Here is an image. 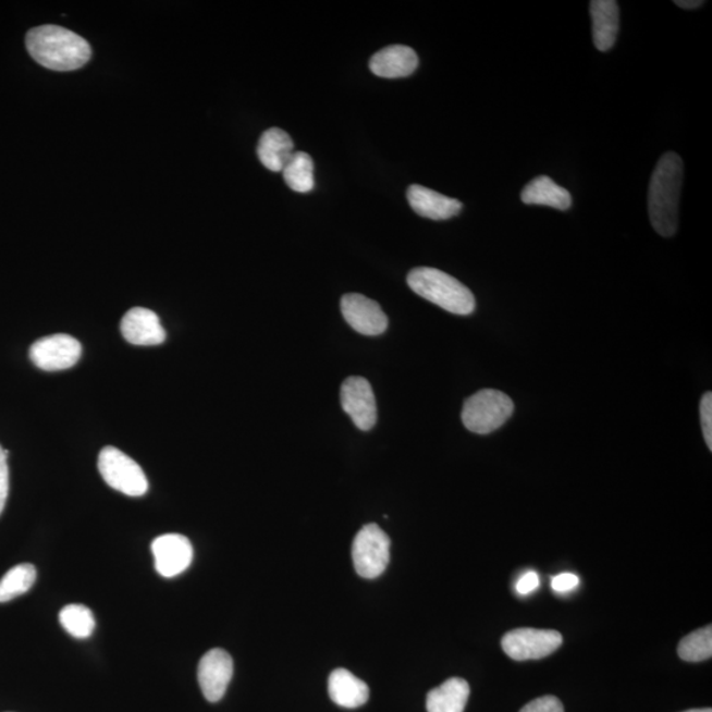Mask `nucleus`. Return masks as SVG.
<instances>
[{"instance_id":"7c9ffc66","label":"nucleus","mask_w":712,"mask_h":712,"mask_svg":"<svg viewBox=\"0 0 712 712\" xmlns=\"http://www.w3.org/2000/svg\"><path fill=\"white\" fill-rule=\"evenodd\" d=\"M685 712H712L711 709H695V710H689Z\"/></svg>"},{"instance_id":"6ab92c4d","label":"nucleus","mask_w":712,"mask_h":712,"mask_svg":"<svg viewBox=\"0 0 712 712\" xmlns=\"http://www.w3.org/2000/svg\"><path fill=\"white\" fill-rule=\"evenodd\" d=\"M521 201L526 205L549 206L562 211L570 209L573 204L570 193L548 176H539L530 181L521 192Z\"/></svg>"},{"instance_id":"412c9836","label":"nucleus","mask_w":712,"mask_h":712,"mask_svg":"<svg viewBox=\"0 0 712 712\" xmlns=\"http://www.w3.org/2000/svg\"><path fill=\"white\" fill-rule=\"evenodd\" d=\"M286 185L297 193H309L315 189V162L306 152L293 154L289 164L283 170Z\"/></svg>"},{"instance_id":"423d86ee","label":"nucleus","mask_w":712,"mask_h":712,"mask_svg":"<svg viewBox=\"0 0 712 712\" xmlns=\"http://www.w3.org/2000/svg\"><path fill=\"white\" fill-rule=\"evenodd\" d=\"M391 540L377 524H368L355 536L353 561L361 578L375 579L385 572L390 564Z\"/></svg>"},{"instance_id":"c85d7f7f","label":"nucleus","mask_w":712,"mask_h":712,"mask_svg":"<svg viewBox=\"0 0 712 712\" xmlns=\"http://www.w3.org/2000/svg\"><path fill=\"white\" fill-rule=\"evenodd\" d=\"M540 587V577L536 572H527L516 584L518 596H529Z\"/></svg>"},{"instance_id":"dca6fc26","label":"nucleus","mask_w":712,"mask_h":712,"mask_svg":"<svg viewBox=\"0 0 712 712\" xmlns=\"http://www.w3.org/2000/svg\"><path fill=\"white\" fill-rule=\"evenodd\" d=\"M418 56L407 46H390L375 53L370 69L375 76L382 78H404L416 72Z\"/></svg>"},{"instance_id":"f257e3e1","label":"nucleus","mask_w":712,"mask_h":712,"mask_svg":"<svg viewBox=\"0 0 712 712\" xmlns=\"http://www.w3.org/2000/svg\"><path fill=\"white\" fill-rule=\"evenodd\" d=\"M684 162L677 154L661 156L652 174L648 193L649 220L661 236L677 233Z\"/></svg>"},{"instance_id":"ddd939ff","label":"nucleus","mask_w":712,"mask_h":712,"mask_svg":"<svg viewBox=\"0 0 712 712\" xmlns=\"http://www.w3.org/2000/svg\"><path fill=\"white\" fill-rule=\"evenodd\" d=\"M121 331L124 340L135 346H158L167 340L160 318L146 308L128 310L121 322Z\"/></svg>"},{"instance_id":"9b49d317","label":"nucleus","mask_w":712,"mask_h":712,"mask_svg":"<svg viewBox=\"0 0 712 712\" xmlns=\"http://www.w3.org/2000/svg\"><path fill=\"white\" fill-rule=\"evenodd\" d=\"M234 674V662L223 649H211L198 665V683L209 702L221 701Z\"/></svg>"},{"instance_id":"5701e85b","label":"nucleus","mask_w":712,"mask_h":712,"mask_svg":"<svg viewBox=\"0 0 712 712\" xmlns=\"http://www.w3.org/2000/svg\"><path fill=\"white\" fill-rule=\"evenodd\" d=\"M59 619L62 628L76 639H87L96 628V619H94L91 610L83 604L66 605L61 610Z\"/></svg>"},{"instance_id":"39448f33","label":"nucleus","mask_w":712,"mask_h":712,"mask_svg":"<svg viewBox=\"0 0 712 712\" xmlns=\"http://www.w3.org/2000/svg\"><path fill=\"white\" fill-rule=\"evenodd\" d=\"M98 470L111 489L127 496L139 498L148 491V479L143 468L122 450L106 446L98 457Z\"/></svg>"},{"instance_id":"b1692460","label":"nucleus","mask_w":712,"mask_h":712,"mask_svg":"<svg viewBox=\"0 0 712 712\" xmlns=\"http://www.w3.org/2000/svg\"><path fill=\"white\" fill-rule=\"evenodd\" d=\"M679 658L687 662H701L712 655V627L695 630L684 637L678 646Z\"/></svg>"},{"instance_id":"f3484780","label":"nucleus","mask_w":712,"mask_h":712,"mask_svg":"<svg viewBox=\"0 0 712 712\" xmlns=\"http://www.w3.org/2000/svg\"><path fill=\"white\" fill-rule=\"evenodd\" d=\"M329 696L341 708L358 709L368 702L370 689L352 672L335 670L329 677Z\"/></svg>"},{"instance_id":"9d476101","label":"nucleus","mask_w":712,"mask_h":712,"mask_svg":"<svg viewBox=\"0 0 712 712\" xmlns=\"http://www.w3.org/2000/svg\"><path fill=\"white\" fill-rule=\"evenodd\" d=\"M342 316L359 334L380 335L389 328L382 306L359 293H348L341 299Z\"/></svg>"},{"instance_id":"f8f14e48","label":"nucleus","mask_w":712,"mask_h":712,"mask_svg":"<svg viewBox=\"0 0 712 712\" xmlns=\"http://www.w3.org/2000/svg\"><path fill=\"white\" fill-rule=\"evenodd\" d=\"M156 572L164 578L184 573L193 561V547L187 537L177 533L159 536L152 542Z\"/></svg>"},{"instance_id":"a878e982","label":"nucleus","mask_w":712,"mask_h":712,"mask_svg":"<svg viewBox=\"0 0 712 712\" xmlns=\"http://www.w3.org/2000/svg\"><path fill=\"white\" fill-rule=\"evenodd\" d=\"M9 450L0 446V515L4 510L5 502H8L10 489V474H9Z\"/></svg>"},{"instance_id":"f03ea898","label":"nucleus","mask_w":712,"mask_h":712,"mask_svg":"<svg viewBox=\"0 0 712 712\" xmlns=\"http://www.w3.org/2000/svg\"><path fill=\"white\" fill-rule=\"evenodd\" d=\"M26 46L36 62L56 72L76 71L91 58V48L84 37L59 26L30 29Z\"/></svg>"},{"instance_id":"2eb2a0df","label":"nucleus","mask_w":712,"mask_h":712,"mask_svg":"<svg viewBox=\"0 0 712 712\" xmlns=\"http://www.w3.org/2000/svg\"><path fill=\"white\" fill-rule=\"evenodd\" d=\"M592 37L598 51L607 52L615 46L621 27L619 4L615 0H592Z\"/></svg>"},{"instance_id":"1a4fd4ad","label":"nucleus","mask_w":712,"mask_h":712,"mask_svg":"<svg viewBox=\"0 0 712 712\" xmlns=\"http://www.w3.org/2000/svg\"><path fill=\"white\" fill-rule=\"evenodd\" d=\"M341 404L343 410L352 417L355 427L364 432H368L377 423V400H375L372 386L367 379L347 378L342 384Z\"/></svg>"},{"instance_id":"c756f323","label":"nucleus","mask_w":712,"mask_h":712,"mask_svg":"<svg viewBox=\"0 0 712 712\" xmlns=\"http://www.w3.org/2000/svg\"><path fill=\"white\" fill-rule=\"evenodd\" d=\"M674 3H676L678 8L685 10H696L702 8V5L704 4L702 0H677V2Z\"/></svg>"},{"instance_id":"cd10ccee","label":"nucleus","mask_w":712,"mask_h":712,"mask_svg":"<svg viewBox=\"0 0 712 712\" xmlns=\"http://www.w3.org/2000/svg\"><path fill=\"white\" fill-rule=\"evenodd\" d=\"M579 586V578L576 574L562 573L552 580V589L558 593L570 592Z\"/></svg>"},{"instance_id":"bb28decb","label":"nucleus","mask_w":712,"mask_h":712,"mask_svg":"<svg viewBox=\"0 0 712 712\" xmlns=\"http://www.w3.org/2000/svg\"><path fill=\"white\" fill-rule=\"evenodd\" d=\"M520 712H564V705L558 698L545 696L524 705Z\"/></svg>"},{"instance_id":"6e6552de","label":"nucleus","mask_w":712,"mask_h":712,"mask_svg":"<svg viewBox=\"0 0 712 712\" xmlns=\"http://www.w3.org/2000/svg\"><path fill=\"white\" fill-rule=\"evenodd\" d=\"M83 346L72 335L53 334L36 341L29 348V358L42 371L67 370L77 364Z\"/></svg>"},{"instance_id":"4be33fe9","label":"nucleus","mask_w":712,"mask_h":712,"mask_svg":"<svg viewBox=\"0 0 712 712\" xmlns=\"http://www.w3.org/2000/svg\"><path fill=\"white\" fill-rule=\"evenodd\" d=\"M36 567L30 564H22L10 568L0 579V603L12 601L30 590L36 582Z\"/></svg>"},{"instance_id":"aec40b11","label":"nucleus","mask_w":712,"mask_h":712,"mask_svg":"<svg viewBox=\"0 0 712 712\" xmlns=\"http://www.w3.org/2000/svg\"><path fill=\"white\" fill-rule=\"evenodd\" d=\"M468 697H470V686L467 680L454 677L429 691L427 698L428 712H464Z\"/></svg>"},{"instance_id":"4468645a","label":"nucleus","mask_w":712,"mask_h":712,"mask_svg":"<svg viewBox=\"0 0 712 712\" xmlns=\"http://www.w3.org/2000/svg\"><path fill=\"white\" fill-rule=\"evenodd\" d=\"M407 198L416 214L433 221L450 220V218L458 216L464 208L458 199L443 196L422 185H410Z\"/></svg>"},{"instance_id":"20e7f679","label":"nucleus","mask_w":712,"mask_h":712,"mask_svg":"<svg viewBox=\"0 0 712 712\" xmlns=\"http://www.w3.org/2000/svg\"><path fill=\"white\" fill-rule=\"evenodd\" d=\"M515 412V404L505 393L482 390L468 397L462 409V422L477 434H490L501 429Z\"/></svg>"},{"instance_id":"0eeeda50","label":"nucleus","mask_w":712,"mask_h":712,"mask_svg":"<svg viewBox=\"0 0 712 712\" xmlns=\"http://www.w3.org/2000/svg\"><path fill=\"white\" fill-rule=\"evenodd\" d=\"M562 646L557 630L520 628L505 634L502 647L512 660L528 661L548 658Z\"/></svg>"},{"instance_id":"393cba45","label":"nucleus","mask_w":712,"mask_h":712,"mask_svg":"<svg viewBox=\"0 0 712 712\" xmlns=\"http://www.w3.org/2000/svg\"><path fill=\"white\" fill-rule=\"evenodd\" d=\"M699 414H701L702 432L705 445L712 450V393H704L701 405H699Z\"/></svg>"},{"instance_id":"a211bd4d","label":"nucleus","mask_w":712,"mask_h":712,"mask_svg":"<svg viewBox=\"0 0 712 712\" xmlns=\"http://www.w3.org/2000/svg\"><path fill=\"white\" fill-rule=\"evenodd\" d=\"M293 154H295V143L284 130L274 127L261 135L258 158L267 170L283 172Z\"/></svg>"},{"instance_id":"7ed1b4c3","label":"nucleus","mask_w":712,"mask_h":712,"mask_svg":"<svg viewBox=\"0 0 712 712\" xmlns=\"http://www.w3.org/2000/svg\"><path fill=\"white\" fill-rule=\"evenodd\" d=\"M407 281L416 295L449 314L468 316L477 308L472 292L465 284L435 268H415L409 272Z\"/></svg>"}]
</instances>
